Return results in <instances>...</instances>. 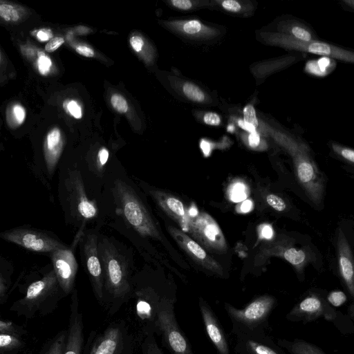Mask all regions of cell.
I'll list each match as a JSON object with an SVG mask.
<instances>
[{
  "label": "cell",
  "instance_id": "8fae6325",
  "mask_svg": "<svg viewBox=\"0 0 354 354\" xmlns=\"http://www.w3.org/2000/svg\"><path fill=\"white\" fill-rule=\"evenodd\" d=\"M204 248L215 253H224L227 245L218 224L208 214L201 212L189 216L187 230Z\"/></svg>",
  "mask_w": 354,
  "mask_h": 354
},
{
  "label": "cell",
  "instance_id": "ac0fdd59",
  "mask_svg": "<svg viewBox=\"0 0 354 354\" xmlns=\"http://www.w3.org/2000/svg\"><path fill=\"white\" fill-rule=\"evenodd\" d=\"M169 29L176 35L196 41H208L218 37V29L198 19H174L166 22Z\"/></svg>",
  "mask_w": 354,
  "mask_h": 354
},
{
  "label": "cell",
  "instance_id": "1f68e13d",
  "mask_svg": "<svg viewBox=\"0 0 354 354\" xmlns=\"http://www.w3.org/2000/svg\"><path fill=\"white\" fill-rule=\"evenodd\" d=\"M0 333L22 336L26 331L21 326L16 325L12 321L1 319Z\"/></svg>",
  "mask_w": 354,
  "mask_h": 354
},
{
  "label": "cell",
  "instance_id": "60d3db41",
  "mask_svg": "<svg viewBox=\"0 0 354 354\" xmlns=\"http://www.w3.org/2000/svg\"><path fill=\"white\" fill-rule=\"evenodd\" d=\"M203 121L209 126H218L221 122L220 115L214 112L205 113L203 115Z\"/></svg>",
  "mask_w": 354,
  "mask_h": 354
},
{
  "label": "cell",
  "instance_id": "30bf717a",
  "mask_svg": "<svg viewBox=\"0 0 354 354\" xmlns=\"http://www.w3.org/2000/svg\"><path fill=\"white\" fill-rule=\"evenodd\" d=\"M0 237L6 241L36 252L50 254L55 250L68 248L62 241L48 233L33 228L16 227L1 232Z\"/></svg>",
  "mask_w": 354,
  "mask_h": 354
},
{
  "label": "cell",
  "instance_id": "d6a6232c",
  "mask_svg": "<svg viewBox=\"0 0 354 354\" xmlns=\"http://www.w3.org/2000/svg\"><path fill=\"white\" fill-rule=\"evenodd\" d=\"M203 1L191 0H171L169 1L171 6L180 11H190L197 8Z\"/></svg>",
  "mask_w": 354,
  "mask_h": 354
},
{
  "label": "cell",
  "instance_id": "bcb514c9",
  "mask_svg": "<svg viewBox=\"0 0 354 354\" xmlns=\"http://www.w3.org/2000/svg\"><path fill=\"white\" fill-rule=\"evenodd\" d=\"M75 50L77 53L80 54L81 55H83L84 57H94V51L91 48L84 46V45H79L75 48Z\"/></svg>",
  "mask_w": 354,
  "mask_h": 354
},
{
  "label": "cell",
  "instance_id": "e575fe53",
  "mask_svg": "<svg viewBox=\"0 0 354 354\" xmlns=\"http://www.w3.org/2000/svg\"><path fill=\"white\" fill-rule=\"evenodd\" d=\"M326 298L328 303L334 308L343 305L347 301V295L341 290L331 291L327 294Z\"/></svg>",
  "mask_w": 354,
  "mask_h": 354
},
{
  "label": "cell",
  "instance_id": "603a6c76",
  "mask_svg": "<svg viewBox=\"0 0 354 354\" xmlns=\"http://www.w3.org/2000/svg\"><path fill=\"white\" fill-rule=\"evenodd\" d=\"M172 82L176 91L186 100L198 104L212 103V100L209 95L196 83L178 79H173Z\"/></svg>",
  "mask_w": 354,
  "mask_h": 354
},
{
  "label": "cell",
  "instance_id": "816d5d0a",
  "mask_svg": "<svg viewBox=\"0 0 354 354\" xmlns=\"http://www.w3.org/2000/svg\"><path fill=\"white\" fill-rule=\"evenodd\" d=\"M239 125L243 129L246 130L250 133H257L256 128L252 125L245 122L243 120H239L238 122Z\"/></svg>",
  "mask_w": 354,
  "mask_h": 354
},
{
  "label": "cell",
  "instance_id": "8992f818",
  "mask_svg": "<svg viewBox=\"0 0 354 354\" xmlns=\"http://www.w3.org/2000/svg\"><path fill=\"white\" fill-rule=\"evenodd\" d=\"M266 42L288 50L326 57L354 65V49L322 39L303 41L272 32L266 33Z\"/></svg>",
  "mask_w": 354,
  "mask_h": 354
},
{
  "label": "cell",
  "instance_id": "4316f807",
  "mask_svg": "<svg viewBox=\"0 0 354 354\" xmlns=\"http://www.w3.org/2000/svg\"><path fill=\"white\" fill-rule=\"evenodd\" d=\"M327 147L330 151V155L338 160L354 167V149L337 142L330 140L327 142Z\"/></svg>",
  "mask_w": 354,
  "mask_h": 354
},
{
  "label": "cell",
  "instance_id": "f35d334b",
  "mask_svg": "<svg viewBox=\"0 0 354 354\" xmlns=\"http://www.w3.org/2000/svg\"><path fill=\"white\" fill-rule=\"evenodd\" d=\"M51 60L44 53H41L38 58V69L41 75H46L51 67Z\"/></svg>",
  "mask_w": 354,
  "mask_h": 354
},
{
  "label": "cell",
  "instance_id": "f1b7e54d",
  "mask_svg": "<svg viewBox=\"0 0 354 354\" xmlns=\"http://www.w3.org/2000/svg\"><path fill=\"white\" fill-rule=\"evenodd\" d=\"M68 330L59 331L51 339H50L40 354H64L67 341Z\"/></svg>",
  "mask_w": 354,
  "mask_h": 354
},
{
  "label": "cell",
  "instance_id": "44dd1931",
  "mask_svg": "<svg viewBox=\"0 0 354 354\" xmlns=\"http://www.w3.org/2000/svg\"><path fill=\"white\" fill-rule=\"evenodd\" d=\"M277 33L297 40L310 41L321 39L314 28L305 20L292 15H283L274 24Z\"/></svg>",
  "mask_w": 354,
  "mask_h": 354
},
{
  "label": "cell",
  "instance_id": "cb8c5ba5",
  "mask_svg": "<svg viewBox=\"0 0 354 354\" xmlns=\"http://www.w3.org/2000/svg\"><path fill=\"white\" fill-rule=\"evenodd\" d=\"M61 153V133L58 129H52L47 135L46 142V163L48 173L52 176Z\"/></svg>",
  "mask_w": 354,
  "mask_h": 354
},
{
  "label": "cell",
  "instance_id": "7a4b0ae2",
  "mask_svg": "<svg viewBox=\"0 0 354 354\" xmlns=\"http://www.w3.org/2000/svg\"><path fill=\"white\" fill-rule=\"evenodd\" d=\"M111 187L115 212L139 236L160 239L156 224L141 197L130 181L118 177Z\"/></svg>",
  "mask_w": 354,
  "mask_h": 354
},
{
  "label": "cell",
  "instance_id": "d6986e66",
  "mask_svg": "<svg viewBox=\"0 0 354 354\" xmlns=\"http://www.w3.org/2000/svg\"><path fill=\"white\" fill-rule=\"evenodd\" d=\"M66 346L64 354H82L84 348L83 316L80 310L77 292H72Z\"/></svg>",
  "mask_w": 354,
  "mask_h": 354
},
{
  "label": "cell",
  "instance_id": "d4e9b609",
  "mask_svg": "<svg viewBox=\"0 0 354 354\" xmlns=\"http://www.w3.org/2000/svg\"><path fill=\"white\" fill-rule=\"evenodd\" d=\"M276 342L290 354H326L317 345L299 338L292 340L277 338Z\"/></svg>",
  "mask_w": 354,
  "mask_h": 354
},
{
  "label": "cell",
  "instance_id": "ffe728a7",
  "mask_svg": "<svg viewBox=\"0 0 354 354\" xmlns=\"http://www.w3.org/2000/svg\"><path fill=\"white\" fill-rule=\"evenodd\" d=\"M198 304L207 335L218 354H230L225 333L215 313L204 299L201 298Z\"/></svg>",
  "mask_w": 354,
  "mask_h": 354
},
{
  "label": "cell",
  "instance_id": "f6af8a7d",
  "mask_svg": "<svg viewBox=\"0 0 354 354\" xmlns=\"http://www.w3.org/2000/svg\"><path fill=\"white\" fill-rule=\"evenodd\" d=\"M130 44L136 52H140L142 50L145 43L140 37L133 36L130 39Z\"/></svg>",
  "mask_w": 354,
  "mask_h": 354
},
{
  "label": "cell",
  "instance_id": "7402d4cb",
  "mask_svg": "<svg viewBox=\"0 0 354 354\" xmlns=\"http://www.w3.org/2000/svg\"><path fill=\"white\" fill-rule=\"evenodd\" d=\"M148 192L158 206L178 224L181 230H187L189 216L181 201L171 194L160 189H152Z\"/></svg>",
  "mask_w": 354,
  "mask_h": 354
},
{
  "label": "cell",
  "instance_id": "5bb4252c",
  "mask_svg": "<svg viewBox=\"0 0 354 354\" xmlns=\"http://www.w3.org/2000/svg\"><path fill=\"white\" fill-rule=\"evenodd\" d=\"M335 241L339 274L351 301L347 313L354 321V254L348 239L341 228L337 230Z\"/></svg>",
  "mask_w": 354,
  "mask_h": 354
},
{
  "label": "cell",
  "instance_id": "4dcf8cb0",
  "mask_svg": "<svg viewBox=\"0 0 354 354\" xmlns=\"http://www.w3.org/2000/svg\"><path fill=\"white\" fill-rule=\"evenodd\" d=\"M141 354H165L158 346L154 333L144 336L141 343Z\"/></svg>",
  "mask_w": 354,
  "mask_h": 354
},
{
  "label": "cell",
  "instance_id": "f907efd6",
  "mask_svg": "<svg viewBox=\"0 0 354 354\" xmlns=\"http://www.w3.org/2000/svg\"><path fill=\"white\" fill-rule=\"evenodd\" d=\"M259 141L260 138L257 133H250L248 135V142L251 147H254L257 146L259 143Z\"/></svg>",
  "mask_w": 354,
  "mask_h": 354
},
{
  "label": "cell",
  "instance_id": "484cf974",
  "mask_svg": "<svg viewBox=\"0 0 354 354\" xmlns=\"http://www.w3.org/2000/svg\"><path fill=\"white\" fill-rule=\"evenodd\" d=\"M277 252L276 255L283 257L291 263L299 274H302L304 268L308 261V255L304 250L287 247Z\"/></svg>",
  "mask_w": 354,
  "mask_h": 354
},
{
  "label": "cell",
  "instance_id": "2e32d148",
  "mask_svg": "<svg viewBox=\"0 0 354 354\" xmlns=\"http://www.w3.org/2000/svg\"><path fill=\"white\" fill-rule=\"evenodd\" d=\"M53 270L59 286L66 296L74 290L78 264L72 248L59 249L50 253Z\"/></svg>",
  "mask_w": 354,
  "mask_h": 354
},
{
  "label": "cell",
  "instance_id": "b9f144b4",
  "mask_svg": "<svg viewBox=\"0 0 354 354\" xmlns=\"http://www.w3.org/2000/svg\"><path fill=\"white\" fill-rule=\"evenodd\" d=\"M68 111L75 118L79 119L82 118V110L79 104L75 100L65 101Z\"/></svg>",
  "mask_w": 354,
  "mask_h": 354
},
{
  "label": "cell",
  "instance_id": "ee69618b",
  "mask_svg": "<svg viewBox=\"0 0 354 354\" xmlns=\"http://www.w3.org/2000/svg\"><path fill=\"white\" fill-rule=\"evenodd\" d=\"M12 111L16 120L19 122V124L22 123L26 117V111L24 108L19 104H16L13 106Z\"/></svg>",
  "mask_w": 354,
  "mask_h": 354
},
{
  "label": "cell",
  "instance_id": "4fadbf2b",
  "mask_svg": "<svg viewBox=\"0 0 354 354\" xmlns=\"http://www.w3.org/2000/svg\"><path fill=\"white\" fill-rule=\"evenodd\" d=\"M66 187L71 214L79 220L88 221L97 217V207L88 198L80 171H68Z\"/></svg>",
  "mask_w": 354,
  "mask_h": 354
},
{
  "label": "cell",
  "instance_id": "681fc988",
  "mask_svg": "<svg viewBox=\"0 0 354 354\" xmlns=\"http://www.w3.org/2000/svg\"><path fill=\"white\" fill-rule=\"evenodd\" d=\"M337 3L344 10L354 13V0H341Z\"/></svg>",
  "mask_w": 354,
  "mask_h": 354
},
{
  "label": "cell",
  "instance_id": "7bdbcfd3",
  "mask_svg": "<svg viewBox=\"0 0 354 354\" xmlns=\"http://www.w3.org/2000/svg\"><path fill=\"white\" fill-rule=\"evenodd\" d=\"M64 42V39L61 37H56L50 39L46 45L45 50L51 53L57 50Z\"/></svg>",
  "mask_w": 354,
  "mask_h": 354
},
{
  "label": "cell",
  "instance_id": "5b68a950",
  "mask_svg": "<svg viewBox=\"0 0 354 354\" xmlns=\"http://www.w3.org/2000/svg\"><path fill=\"white\" fill-rule=\"evenodd\" d=\"M277 306V299L263 295L253 299L243 308L225 303L224 308L230 317L235 336L265 330L270 326L269 317Z\"/></svg>",
  "mask_w": 354,
  "mask_h": 354
},
{
  "label": "cell",
  "instance_id": "ba28073f",
  "mask_svg": "<svg viewBox=\"0 0 354 354\" xmlns=\"http://www.w3.org/2000/svg\"><path fill=\"white\" fill-rule=\"evenodd\" d=\"M299 185L310 200L316 205L323 201L326 180L313 158L309 145L297 149L289 153Z\"/></svg>",
  "mask_w": 354,
  "mask_h": 354
},
{
  "label": "cell",
  "instance_id": "c3c4849f",
  "mask_svg": "<svg viewBox=\"0 0 354 354\" xmlns=\"http://www.w3.org/2000/svg\"><path fill=\"white\" fill-rule=\"evenodd\" d=\"M53 35L51 30L48 28H42L39 30L37 33L38 39L41 41H48L50 39H52Z\"/></svg>",
  "mask_w": 354,
  "mask_h": 354
},
{
  "label": "cell",
  "instance_id": "d590c367",
  "mask_svg": "<svg viewBox=\"0 0 354 354\" xmlns=\"http://www.w3.org/2000/svg\"><path fill=\"white\" fill-rule=\"evenodd\" d=\"M266 202L271 207L278 212H283L287 207L283 199L273 194H268L266 196Z\"/></svg>",
  "mask_w": 354,
  "mask_h": 354
},
{
  "label": "cell",
  "instance_id": "6da1fadb",
  "mask_svg": "<svg viewBox=\"0 0 354 354\" xmlns=\"http://www.w3.org/2000/svg\"><path fill=\"white\" fill-rule=\"evenodd\" d=\"M98 250L104 277V305L113 315L133 296L129 261L116 243L103 235H99Z\"/></svg>",
  "mask_w": 354,
  "mask_h": 354
},
{
  "label": "cell",
  "instance_id": "277c9868",
  "mask_svg": "<svg viewBox=\"0 0 354 354\" xmlns=\"http://www.w3.org/2000/svg\"><path fill=\"white\" fill-rule=\"evenodd\" d=\"M325 290L312 289L290 309L286 318L292 322L304 324L323 318L333 324L342 333L353 331L352 319L332 306L327 300Z\"/></svg>",
  "mask_w": 354,
  "mask_h": 354
},
{
  "label": "cell",
  "instance_id": "83f0119b",
  "mask_svg": "<svg viewBox=\"0 0 354 354\" xmlns=\"http://www.w3.org/2000/svg\"><path fill=\"white\" fill-rule=\"evenodd\" d=\"M24 345L22 336L0 333V354H17Z\"/></svg>",
  "mask_w": 354,
  "mask_h": 354
},
{
  "label": "cell",
  "instance_id": "7c38bea8",
  "mask_svg": "<svg viewBox=\"0 0 354 354\" xmlns=\"http://www.w3.org/2000/svg\"><path fill=\"white\" fill-rule=\"evenodd\" d=\"M98 237L95 232H89L80 239V253L89 277L94 295L102 306L104 305V277L99 255Z\"/></svg>",
  "mask_w": 354,
  "mask_h": 354
},
{
  "label": "cell",
  "instance_id": "e0dca14e",
  "mask_svg": "<svg viewBox=\"0 0 354 354\" xmlns=\"http://www.w3.org/2000/svg\"><path fill=\"white\" fill-rule=\"evenodd\" d=\"M234 351L236 354H286L265 330L236 336Z\"/></svg>",
  "mask_w": 354,
  "mask_h": 354
},
{
  "label": "cell",
  "instance_id": "f546056e",
  "mask_svg": "<svg viewBox=\"0 0 354 354\" xmlns=\"http://www.w3.org/2000/svg\"><path fill=\"white\" fill-rule=\"evenodd\" d=\"M220 7L225 11L231 14L242 15L246 14L248 6L246 2L237 0L216 1Z\"/></svg>",
  "mask_w": 354,
  "mask_h": 354
},
{
  "label": "cell",
  "instance_id": "ab89813d",
  "mask_svg": "<svg viewBox=\"0 0 354 354\" xmlns=\"http://www.w3.org/2000/svg\"><path fill=\"white\" fill-rule=\"evenodd\" d=\"M109 156V153L107 149L102 147L99 150L97 153V160L96 165L98 174L101 173L100 171L103 169L104 165L106 164Z\"/></svg>",
  "mask_w": 354,
  "mask_h": 354
},
{
  "label": "cell",
  "instance_id": "f5cc1de1",
  "mask_svg": "<svg viewBox=\"0 0 354 354\" xmlns=\"http://www.w3.org/2000/svg\"><path fill=\"white\" fill-rule=\"evenodd\" d=\"M272 235V228L269 225H266L262 230V236L266 238H270Z\"/></svg>",
  "mask_w": 354,
  "mask_h": 354
},
{
  "label": "cell",
  "instance_id": "52a82bcc",
  "mask_svg": "<svg viewBox=\"0 0 354 354\" xmlns=\"http://www.w3.org/2000/svg\"><path fill=\"white\" fill-rule=\"evenodd\" d=\"M175 299L164 297L160 304L155 334L171 354H194L192 345L180 329L174 312Z\"/></svg>",
  "mask_w": 354,
  "mask_h": 354
},
{
  "label": "cell",
  "instance_id": "7dc6e473",
  "mask_svg": "<svg viewBox=\"0 0 354 354\" xmlns=\"http://www.w3.org/2000/svg\"><path fill=\"white\" fill-rule=\"evenodd\" d=\"M243 188L240 185H236L232 189V199L239 201L243 199L245 196Z\"/></svg>",
  "mask_w": 354,
  "mask_h": 354
},
{
  "label": "cell",
  "instance_id": "8d00e7d4",
  "mask_svg": "<svg viewBox=\"0 0 354 354\" xmlns=\"http://www.w3.org/2000/svg\"><path fill=\"white\" fill-rule=\"evenodd\" d=\"M243 121L257 128L259 122L257 118L256 111L252 105L248 104L243 109Z\"/></svg>",
  "mask_w": 354,
  "mask_h": 354
},
{
  "label": "cell",
  "instance_id": "9c48e42d",
  "mask_svg": "<svg viewBox=\"0 0 354 354\" xmlns=\"http://www.w3.org/2000/svg\"><path fill=\"white\" fill-rule=\"evenodd\" d=\"M133 338L124 321L111 323L95 334L88 354H133Z\"/></svg>",
  "mask_w": 354,
  "mask_h": 354
},
{
  "label": "cell",
  "instance_id": "74e56055",
  "mask_svg": "<svg viewBox=\"0 0 354 354\" xmlns=\"http://www.w3.org/2000/svg\"><path fill=\"white\" fill-rule=\"evenodd\" d=\"M113 107L119 113H126L128 110V104L125 98L120 94H113L111 98Z\"/></svg>",
  "mask_w": 354,
  "mask_h": 354
},
{
  "label": "cell",
  "instance_id": "3957f363",
  "mask_svg": "<svg viewBox=\"0 0 354 354\" xmlns=\"http://www.w3.org/2000/svg\"><path fill=\"white\" fill-rule=\"evenodd\" d=\"M53 270L31 283L24 297L15 301L10 310L18 316L32 319L52 313L64 297Z\"/></svg>",
  "mask_w": 354,
  "mask_h": 354
},
{
  "label": "cell",
  "instance_id": "9a60e30c",
  "mask_svg": "<svg viewBox=\"0 0 354 354\" xmlns=\"http://www.w3.org/2000/svg\"><path fill=\"white\" fill-rule=\"evenodd\" d=\"M168 232L178 246L197 264L214 274L218 277L224 276V271L221 264L183 230L169 226Z\"/></svg>",
  "mask_w": 354,
  "mask_h": 354
},
{
  "label": "cell",
  "instance_id": "836d02e7",
  "mask_svg": "<svg viewBox=\"0 0 354 354\" xmlns=\"http://www.w3.org/2000/svg\"><path fill=\"white\" fill-rule=\"evenodd\" d=\"M0 15L6 21H17L19 17L15 8L6 3L0 5Z\"/></svg>",
  "mask_w": 354,
  "mask_h": 354
}]
</instances>
